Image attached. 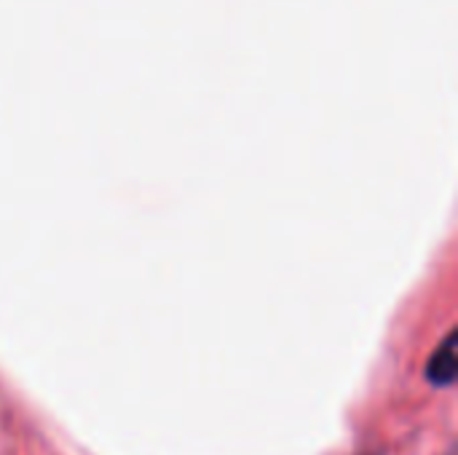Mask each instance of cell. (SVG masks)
<instances>
[{
  "label": "cell",
  "mask_w": 458,
  "mask_h": 455,
  "mask_svg": "<svg viewBox=\"0 0 458 455\" xmlns=\"http://www.w3.org/2000/svg\"><path fill=\"white\" fill-rule=\"evenodd\" d=\"M458 375V341L456 333H448V338L437 346V351L427 362V378L432 386H451Z\"/></svg>",
  "instance_id": "obj_1"
}]
</instances>
